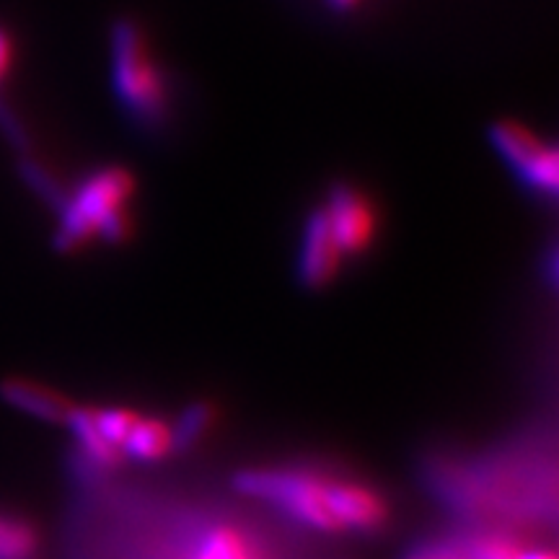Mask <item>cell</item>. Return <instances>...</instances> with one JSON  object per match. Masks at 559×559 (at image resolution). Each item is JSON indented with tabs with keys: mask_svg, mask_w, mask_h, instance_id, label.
Segmentation results:
<instances>
[{
	"mask_svg": "<svg viewBox=\"0 0 559 559\" xmlns=\"http://www.w3.org/2000/svg\"><path fill=\"white\" fill-rule=\"evenodd\" d=\"M132 192H135V179L128 169L109 166L96 171L83 181L73 198L62 200L55 247L73 251L94 236H102L109 243H122L132 228L128 213Z\"/></svg>",
	"mask_w": 559,
	"mask_h": 559,
	"instance_id": "6da1fadb",
	"label": "cell"
},
{
	"mask_svg": "<svg viewBox=\"0 0 559 559\" xmlns=\"http://www.w3.org/2000/svg\"><path fill=\"white\" fill-rule=\"evenodd\" d=\"M111 81L128 115L143 128H158L169 115V83L135 21L111 29Z\"/></svg>",
	"mask_w": 559,
	"mask_h": 559,
	"instance_id": "7a4b0ae2",
	"label": "cell"
},
{
	"mask_svg": "<svg viewBox=\"0 0 559 559\" xmlns=\"http://www.w3.org/2000/svg\"><path fill=\"white\" fill-rule=\"evenodd\" d=\"M234 487L249 498L267 500L283 508L293 519L317 531H340L334 521L330 500H326V481L304 472L288 469H247L234 477Z\"/></svg>",
	"mask_w": 559,
	"mask_h": 559,
	"instance_id": "3957f363",
	"label": "cell"
},
{
	"mask_svg": "<svg viewBox=\"0 0 559 559\" xmlns=\"http://www.w3.org/2000/svg\"><path fill=\"white\" fill-rule=\"evenodd\" d=\"M492 143L502 160L519 174L521 181L539 194H557L559 160L551 145L542 143L528 128L515 122H500L492 128Z\"/></svg>",
	"mask_w": 559,
	"mask_h": 559,
	"instance_id": "277c9868",
	"label": "cell"
},
{
	"mask_svg": "<svg viewBox=\"0 0 559 559\" xmlns=\"http://www.w3.org/2000/svg\"><path fill=\"white\" fill-rule=\"evenodd\" d=\"M321 210H324L342 257H358L370 247L376 236V210L360 190L337 185Z\"/></svg>",
	"mask_w": 559,
	"mask_h": 559,
	"instance_id": "5b68a950",
	"label": "cell"
},
{
	"mask_svg": "<svg viewBox=\"0 0 559 559\" xmlns=\"http://www.w3.org/2000/svg\"><path fill=\"white\" fill-rule=\"evenodd\" d=\"M345 257L334 241L330 223H326L324 210L317 207L311 213L309 223H306L304 243H300L298 257V277L306 288L319 290L330 285L337 277L340 264Z\"/></svg>",
	"mask_w": 559,
	"mask_h": 559,
	"instance_id": "8992f818",
	"label": "cell"
},
{
	"mask_svg": "<svg viewBox=\"0 0 559 559\" xmlns=\"http://www.w3.org/2000/svg\"><path fill=\"white\" fill-rule=\"evenodd\" d=\"M326 500H330L334 521L340 528L355 531H379L389 521V508L381 495L370 492L368 487L345 485V481H332L326 487Z\"/></svg>",
	"mask_w": 559,
	"mask_h": 559,
	"instance_id": "52a82bcc",
	"label": "cell"
},
{
	"mask_svg": "<svg viewBox=\"0 0 559 559\" xmlns=\"http://www.w3.org/2000/svg\"><path fill=\"white\" fill-rule=\"evenodd\" d=\"M0 400L11 404L13 409H21L26 412V415L58 425L68 423L70 412L75 407V404L70 402L66 394H60V391L26 379H5L0 383Z\"/></svg>",
	"mask_w": 559,
	"mask_h": 559,
	"instance_id": "ba28073f",
	"label": "cell"
},
{
	"mask_svg": "<svg viewBox=\"0 0 559 559\" xmlns=\"http://www.w3.org/2000/svg\"><path fill=\"white\" fill-rule=\"evenodd\" d=\"M66 425H70V430H73V436L81 445V456L91 469L104 472V469H115V466L120 464L124 453L120 449H115L109 440H104L102 432L96 430L94 409L73 407Z\"/></svg>",
	"mask_w": 559,
	"mask_h": 559,
	"instance_id": "9c48e42d",
	"label": "cell"
},
{
	"mask_svg": "<svg viewBox=\"0 0 559 559\" xmlns=\"http://www.w3.org/2000/svg\"><path fill=\"white\" fill-rule=\"evenodd\" d=\"M169 451H174L171 428L156 417L138 419L132 425L128 440L122 443V453H128L135 461H158Z\"/></svg>",
	"mask_w": 559,
	"mask_h": 559,
	"instance_id": "30bf717a",
	"label": "cell"
},
{
	"mask_svg": "<svg viewBox=\"0 0 559 559\" xmlns=\"http://www.w3.org/2000/svg\"><path fill=\"white\" fill-rule=\"evenodd\" d=\"M192 559H254V555L239 531L218 526L207 531Z\"/></svg>",
	"mask_w": 559,
	"mask_h": 559,
	"instance_id": "8fae6325",
	"label": "cell"
},
{
	"mask_svg": "<svg viewBox=\"0 0 559 559\" xmlns=\"http://www.w3.org/2000/svg\"><path fill=\"white\" fill-rule=\"evenodd\" d=\"M213 419H215V407L207 402H198L181 412L177 428H171L174 451H185L198 443V440L207 432L210 425H213Z\"/></svg>",
	"mask_w": 559,
	"mask_h": 559,
	"instance_id": "7c38bea8",
	"label": "cell"
},
{
	"mask_svg": "<svg viewBox=\"0 0 559 559\" xmlns=\"http://www.w3.org/2000/svg\"><path fill=\"white\" fill-rule=\"evenodd\" d=\"M37 551V531L29 523L0 515V559H32Z\"/></svg>",
	"mask_w": 559,
	"mask_h": 559,
	"instance_id": "4fadbf2b",
	"label": "cell"
},
{
	"mask_svg": "<svg viewBox=\"0 0 559 559\" xmlns=\"http://www.w3.org/2000/svg\"><path fill=\"white\" fill-rule=\"evenodd\" d=\"M138 415L132 409L122 407H109V409H94V423L96 430L102 432L104 440H109L115 449L122 451V443L128 440L132 425L138 423Z\"/></svg>",
	"mask_w": 559,
	"mask_h": 559,
	"instance_id": "5bb4252c",
	"label": "cell"
},
{
	"mask_svg": "<svg viewBox=\"0 0 559 559\" xmlns=\"http://www.w3.org/2000/svg\"><path fill=\"white\" fill-rule=\"evenodd\" d=\"M469 559H521V549L506 539H479L472 551H466Z\"/></svg>",
	"mask_w": 559,
	"mask_h": 559,
	"instance_id": "9a60e30c",
	"label": "cell"
},
{
	"mask_svg": "<svg viewBox=\"0 0 559 559\" xmlns=\"http://www.w3.org/2000/svg\"><path fill=\"white\" fill-rule=\"evenodd\" d=\"M407 559H469V555L456 547H449V544H438V547L430 544V547L415 549Z\"/></svg>",
	"mask_w": 559,
	"mask_h": 559,
	"instance_id": "2e32d148",
	"label": "cell"
},
{
	"mask_svg": "<svg viewBox=\"0 0 559 559\" xmlns=\"http://www.w3.org/2000/svg\"><path fill=\"white\" fill-rule=\"evenodd\" d=\"M11 60H13V45H11V37L0 29V79L5 75V70L11 68Z\"/></svg>",
	"mask_w": 559,
	"mask_h": 559,
	"instance_id": "e0dca14e",
	"label": "cell"
},
{
	"mask_svg": "<svg viewBox=\"0 0 559 559\" xmlns=\"http://www.w3.org/2000/svg\"><path fill=\"white\" fill-rule=\"evenodd\" d=\"M521 559H557L551 551H521Z\"/></svg>",
	"mask_w": 559,
	"mask_h": 559,
	"instance_id": "ac0fdd59",
	"label": "cell"
}]
</instances>
